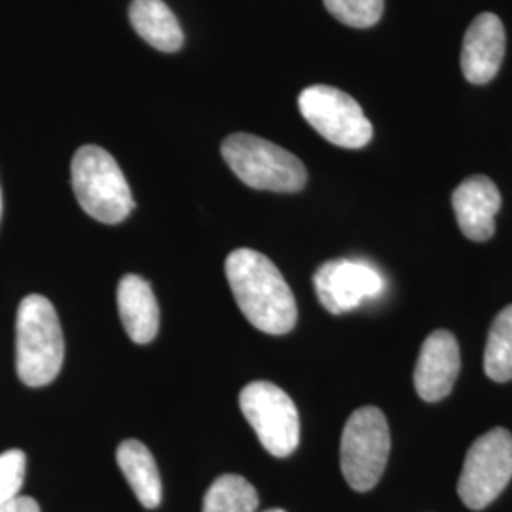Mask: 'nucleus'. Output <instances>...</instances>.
Returning a JSON list of instances; mask_svg holds the SVG:
<instances>
[{"mask_svg":"<svg viewBox=\"0 0 512 512\" xmlns=\"http://www.w3.org/2000/svg\"><path fill=\"white\" fill-rule=\"evenodd\" d=\"M224 270L239 310L253 327L274 336L294 329L298 310L293 291L268 256L236 249L226 258Z\"/></svg>","mask_w":512,"mask_h":512,"instance_id":"nucleus-1","label":"nucleus"},{"mask_svg":"<svg viewBox=\"0 0 512 512\" xmlns=\"http://www.w3.org/2000/svg\"><path fill=\"white\" fill-rule=\"evenodd\" d=\"M65 359L63 330L52 302L29 294L21 300L16 321V368L29 387L52 384Z\"/></svg>","mask_w":512,"mask_h":512,"instance_id":"nucleus-2","label":"nucleus"},{"mask_svg":"<svg viewBox=\"0 0 512 512\" xmlns=\"http://www.w3.org/2000/svg\"><path fill=\"white\" fill-rule=\"evenodd\" d=\"M71 179L76 200L92 219L118 224L135 209L128 181L105 148H78L71 165Z\"/></svg>","mask_w":512,"mask_h":512,"instance_id":"nucleus-3","label":"nucleus"},{"mask_svg":"<svg viewBox=\"0 0 512 512\" xmlns=\"http://www.w3.org/2000/svg\"><path fill=\"white\" fill-rule=\"evenodd\" d=\"M220 150L239 181L256 190L293 194L308 183V171L294 154L251 133L228 135Z\"/></svg>","mask_w":512,"mask_h":512,"instance_id":"nucleus-4","label":"nucleus"},{"mask_svg":"<svg viewBox=\"0 0 512 512\" xmlns=\"http://www.w3.org/2000/svg\"><path fill=\"white\" fill-rule=\"evenodd\" d=\"M391 452V435L384 412L376 406L355 410L346 421L340 465L342 475L355 492L372 490L384 475Z\"/></svg>","mask_w":512,"mask_h":512,"instance_id":"nucleus-5","label":"nucleus"},{"mask_svg":"<svg viewBox=\"0 0 512 512\" xmlns=\"http://www.w3.org/2000/svg\"><path fill=\"white\" fill-rule=\"evenodd\" d=\"M511 478L512 435L503 427H495L469 448L458 494L469 509L482 511L503 494Z\"/></svg>","mask_w":512,"mask_h":512,"instance_id":"nucleus-6","label":"nucleus"},{"mask_svg":"<svg viewBox=\"0 0 512 512\" xmlns=\"http://www.w3.org/2000/svg\"><path fill=\"white\" fill-rule=\"evenodd\" d=\"M239 406L264 450L274 458H289L298 448V410L281 387L272 382H253L239 393Z\"/></svg>","mask_w":512,"mask_h":512,"instance_id":"nucleus-7","label":"nucleus"},{"mask_svg":"<svg viewBox=\"0 0 512 512\" xmlns=\"http://www.w3.org/2000/svg\"><path fill=\"white\" fill-rule=\"evenodd\" d=\"M298 109L311 128L342 148H363L372 139V124L361 105L332 86H310L298 97Z\"/></svg>","mask_w":512,"mask_h":512,"instance_id":"nucleus-8","label":"nucleus"},{"mask_svg":"<svg viewBox=\"0 0 512 512\" xmlns=\"http://www.w3.org/2000/svg\"><path fill=\"white\" fill-rule=\"evenodd\" d=\"M313 285L321 306L334 315L357 310L385 289L384 277L372 264L349 258L325 262L313 275Z\"/></svg>","mask_w":512,"mask_h":512,"instance_id":"nucleus-9","label":"nucleus"},{"mask_svg":"<svg viewBox=\"0 0 512 512\" xmlns=\"http://www.w3.org/2000/svg\"><path fill=\"white\" fill-rule=\"evenodd\" d=\"M461 355L456 336L448 330H435L420 349L414 370V385L423 401L437 403L450 395L458 380Z\"/></svg>","mask_w":512,"mask_h":512,"instance_id":"nucleus-10","label":"nucleus"},{"mask_svg":"<svg viewBox=\"0 0 512 512\" xmlns=\"http://www.w3.org/2000/svg\"><path fill=\"white\" fill-rule=\"evenodd\" d=\"M507 48L503 21L492 12L478 14L461 48V71L471 84H488L499 73Z\"/></svg>","mask_w":512,"mask_h":512,"instance_id":"nucleus-11","label":"nucleus"},{"mask_svg":"<svg viewBox=\"0 0 512 512\" xmlns=\"http://www.w3.org/2000/svg\"><path fill=\"white\" fill-rule=\"evenodd\" d=\"M459 230L476 243L495 234V215L501 209V192L490 177L475 175L465 179L452 194Z\"/></svg>","mask_w":512,"mask_h":512,"instance_id":"nucleus-12","label":"nucleus"},{"mask_svg":"<svg viewBox=\"0 0 512 512\" xmlns=\"http://www.w3.org/2000/svg\"><path fill=\"white\" fill-rule=\"evenodd\" d=\"M118 311L122 325L135 344H148L160 329V308L147 279L124 275L118 283Z\"/></svg>","mask_w":512,"mask_h":512,"instance_id":"nucleus-13","label":"nucleus"},{"mask_svg":"<svg viewBox=\"0 0 512 512\" xmlns=\"http://www.w3.org/2000/svg\"><path fill=\"white\" fill-rule=\"evenodd\" d=\"M129 21L137 35L152 48L167 54L183 48V29L164 0H133Z\"/></svg>","mask_w":512,"mask_h":512,"instance_id":"nucleus-14","label":"nucleus"},{"mask_svg":"<svg viewBox=\"0 0 512 512\" xmlns=\"http://www.w3.org/2000/svg\"><path fill=\"white\" fill-rule=\"evenodd\" d=\"M116 461L139 503L156 509L162 503V478L147 446L139 440H124L116 450Z\"/></svg>","mask_w":512,"mask_h":512,"instance_id":"nucleus-15","label":"nucleus"},{"mask_svg":"<svg viewBox=\"0 0 512 512\" xmlns=\"http://www.w3.org/2000/svg\"><path fill=\"white\" fill-rule=\"evenodd\" d=\"M255 486L239 475H222L203 497V512H256Z\"/></svg>","mask_w":512,"mask_h":512,"instance_id":"nucleus-16","label":"nucleus"},{"mask_svg":"<svg viewBox=\"0 0 512 512\" xmlns=\"http://www.w3.org/2000/svg\"><path fill=\"white\" fill-rule=\"evenodd\" d=\"M484 370L499 384L512 380V304L494 319L484 351Z\"/></svg>","mask_w":512,"mask_h":512,"instance_id":"nucleus-17","label":"nucleus"},{"mask_svg":"<svg viewBox=\"0 0 512 512\" xmlns=\"http://www.w3.org/2000/svg\"><path fill=\"white\" fill-rule=\"evenodd\" d=\"M338 21L355 29L376 25L384 14V0H323Z\"/></svg>","mask_w":512,"mask_h":512,"instance_id":"nucleus-18","label":"nucleus"},{"mask_svg":"<svg viewBox=\"0 0 512 512\" xmlns=\"http://www.w3.org/2000/svg\"><path fill=\"white\" fill-rule=\"evenodd\" d=\"M27 458L21 450H8L0 454V509L18 499L25 480Z\"/></svg>","mask_w":512,"mask_h":512,"instance_id":"nucleus-19","label":"nucleus"},{"mask_svg":"<svg viewBox=\"0 0 512 512\" xmlns=\"http://www.w3.org/2000/svg\"><path fill=\"white\" fill-rule=\"evenodd\" d=\"M0 512H40L37 501L27 495H19L10 505H6Z\"/></svg>","mask_w":512,"mask_h":512,"instance_id":"nucleus-20","label":"nucleus"},{"mask_svg":"<svg viewBox=\"0 0 512 512\" xmlns=\"http://www.w3.org/2000/svg\"><path fill=\"white\" fill-rule=\"evenodd\" d=\"M0 219H2V190H0Z\"/></svg>","mask_w":512,"mask_h":512,"instance_id":"nucleus-21","label":"nucleus"},{"mask_svg":"<svg viewBox=\"0 0 512 512\" xmlns=\"http://www.w3.org/2000/svg\"><path fill=\"white\" fill-rule=\"evenodd\" d=\"M264 512H287V511H283V509H270V511H264Z\"/></svg>","mask_w":512,"mask_h":512,"instance_id":"nucleus-22","label":"nucleus"}]
</instances>
